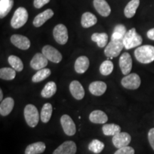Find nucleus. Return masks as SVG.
<instances>
[{"label": "nucleus", "mask_w": 154, "mask_h": 154, "mask_svg": "<svg viewBox=\"0 0 154 154\" xmlns=\"http://www.w3.org/2000/svg\"><path fill=\"white\" fill-rule=\"evenodd\" d=\"M134 55L136 60L141 63H150L154 61V47L144 45L135 50Z\"/></svg>", "instance_id": "obj_1"}, {"label": "nucleus", "mask_w": 154, "mask_h": 154, "mask_svg": "<svg viewBox=\"0 0 154 154\" xmlns=\"http://www.w3.org/2000/svg\"><path fill=\"white\" fill-rule=\"evenodd\" d=\"M142 42H143V38L141 36L136 32L135 28L128 30L123 39V43L126 49H131L137 47L142 44Z\"/></svg>", "instance_id": "obj_2"}, {"label": "nucleus", "mask_w": 154, "mask_h": 154, "mask_svg": "<svg viewBox=\"0 0 154 154\" xmlns=\"http://www.w3.org/2000/svg\"><path fill=\"white\" fill-rule=\"evenodd\" d=\"M24 119L26 124L32 128L37 126L39 121V113L38 109L33 104H28L24 108Z\"/></svg>", "instance_id": "obj_3"}, {"label": "nucleus", "mask_w": 154, "mask_h": 154, "mask_svg": "<svg viewBox=\"0 0 154 154\" xmlns=\"http://www.w3.org/2000/svg\"><path fill=\"white\" fill-rule=\"evenodd\" d=\"M28 11L24 7H19L15 11L11 19V26L14 29H19L26 24L28 20Z\"/></svg>", "instance_id": "obj_4"}, {"label": "nucleus", "mask_w": 154, "mask_h": 154, "mask_svg": "<svg viewBox=\"0 0 154 154\" xmlns=\"http://www.w3.org/2000/svg\"><path fill=\"white\" fill-rule=\"evenodd\" d=\"M124 47L123 40H111L106 47L104 54L108 58L112 59L118 57Z\"/></svg>", "instance_id": "obj_5"}, {"label": "nucleus", "mask_w": 154, "mask_h": 154, "mask_svg": "<svg viewBox=\"0 0 154 154\" xmlns=\"http://www.w3.org/2000/svg\"><path fill=\"white\" fill-rule=\"evenodd\" d=\"M140 83L141 81L140 76L136 73L126 75L121 79V85L123 87L130 90L137 89L140 86Z\"/></svg>", "instance_id": "obj_6"}, {"label": "nucleus", "mask_w": 154, "mask_h": 154, "mask_svg": "<svg viewBox=\"0 0 154 154\" xmlns=\"http://www.w3.org/2000/svg\"><path fill=\"white\" fill-rule=\"evenodd\" d=\"M53 36L55 41L61 45H64L68 42V30L66 26L62 24H57L54 28Z\"/></svg>", "instance_id": "obj_7"}, {"label": "nucleus", "mask_w": 154, "mask_h": 154, "mask_svg": "<svg viewBox=\"0 0 154 154\" xmlns=\"http://www.w3.org/2000/svg\"><path fill=\"white\" fill-rule=\"evenodd\" d=\"M42 54L48 60L58 63L62 60V55L57 49L50 45H46L42 48Z\"/></svg>", "instance_id": "obj_8"}, {"label": "nucleus", "mask_w": 154, "mask_h": 154, "mask_svg": "<svg viewBox=\"0 0 154 154\" xmlns=\"http://www.w3.org/2000/svg\"><path fill=\"white\" fill-rule=\"evenodd\" d=\"M61 126L65 134L69 136H72L76 134V128L74 121L69 115L64 114L61 117L60 119Z\"/></svg>", "instance_id": "obj_9"}, {"label": "nucleus", "mask_w": 154, "mask_h": 154, "mask_svg": "<svg viewBox=\"0 0 154 154\" xmlns=\"http://www.w3.org/2000/svg\"><path fill=\"white\" fill-rule=\"evenodd\" d=\"M131 137L130 134L126 132L119 133L118 134L113 136L112 138L113 146L118 149L125 146H128L131 143Z\"/></svg>", "instance_id": "obj_10"}, {"label": "nucleus", "mask_w": 154, "mask_h": 154, "mask_svg": "<svg viewBox=\"0 0 154 154\" xmlns=\"http://www.w3.org/2000/svg\"><path fill=\"white\" fill-rule=\"evenodd\" d=\"M11 42L13 45L22 50H27L31 46L30 40L26 36L20 34H14L11 36Z\"/></svg>", "instance_id": "obj_11"}, {"label": "nucleus", "mask_w": 154, "mask_h": 154, "mask_svg": "<svg viewBox=\"0 0 154 154\" xmlns=\"http://www.w3.org/2000/svg\"><path fill=\"white\" fill-rule=\"evenodd\" d=\"M119 66L123 74L128 75L132 69V59L128 52H124L119 59Z\"/></svg>", "instance_id": "obj_12"}, {"label": "nucleus", "mask_w": 154, "mask_h": 154, "mask_svg": "<svg viewBox=\"0 0 154 154\" xmlns=\"http://www.w3.org/2000/svg\"><path fill=\"white\" fill-rule=\"evenodd\" d=\"M76 143L72 140H66L54 150L53 154H76Z\"/></svg>", "instance_id": "obj_13"}, {"label": "nucleus", "mask_w": 154, "mask_h": 154, "mask_svg": "<svg viewBox=\"0 0 154 154\" xmlns=\"http://www.w3.org/2000/svg\"><path fill=\"white\" fill-rule=\"evenodd\" d=\"M48 64V59L42 53H37L30 61V66L34 70L44 69Z\"/></svg>", "instance_id": "obj_14"}, {"label": "nucleus", "mask_w": 154, "mask_h": 154, "mask_svg": "<svg viewBox=\"0 0 154 154\" xmlns=\"http://www.w3.org/2000/svg\"><path fill=\"white\" fill-rule=\"evenodd\" d=\"M69 90H70L73 97L77 100L83 99L84 95H85L84 88L81 84V83L78 81L75 80L71 82L70 85H69Z\"/></svg>", "instance_id": "obj_15"}, {"label": "nucleus", "mask_w": 154, "mask_h": 154, "mask_svg": "<svg viewBox=\"0 0 154 154\" xmlns=\"http://www.w3.org/2000/svg\"><path fill=\"white\" fill-rule=\"evenodd\" d=\"M94 8L102 17H109L111 14V7L106 0H94Z\"/></svg>", "instance_id": "obj_16"}, {"label": "nucleus", "mask_w": 154, "mask_h": 154, "mask_svg": "<svg viewBox=\"0 0 154 154\" xmlns=\"http://www.w3.org/2000/svg\"><path fill=\"white\" fill-rule=\"evenodd\" d=\"M54 16V11L52 9H48L47 10L44 11L43 12L38 14L37 16L34 19L33 24L35 27H40L44 23L51 19Z\"/></svg>", "instance_id": "obj_17"}, {"label": "nucleus", "mask_w": 154, "mask_h": 154, "mask_svg": "<svg viewBox=\"0 0 154 154\" xmlns=\"http://www.w3.org/2000/svg\"><path fill=\"white\" fill-rule=\"evenodd\" d=\"M106 88L107 85L106 84V83L101 82V81H96V82L91 83L89 87H88L91 94L96 96L103 95L106 91Z\"/></svg>", "instance_id": "obj_18"}, {"label": "nucleus", "mask_w": 154, "mask_h": 154, "mask_svg": "<svg viewBox=\"0 0 154 154\" xmlns=\"http://www.w3.org/2000/svg\"><path fill=\"white\" fill-rule=\"evenodd\" d=\"M89 66V60L85 56H81L75 61L74 69L78 74L85 73Z\"/></svg>", "instance_id": "obj_19"}, {"label": "nucleus", "mask_w": 154, "mask_h": 154, "mask_svg": "<svg viewBox=\"0 0 154 154\" xmlns=\"http://www.w3.org/2000/svg\"><path fill=\"white\" fill-rule=\"evenodd\" d=\"M14 106V101L12 98L7 97L1 101L0 103V114L3 116H8L13 110Z\"/></svg>", "instance_id": "obj_20"}, {"label": "nucleus", "mask_w": 154, "mask_h": 154, "mask_svg": "<svg viewBox=\"0 0 154 154\" xmlns=\"http://www.w3.org/2000/svg\"><path fill=\"white\" fill-rule=\"evenodd\" d=\"M89 120L94 124H103L107 122L108 116L103 111L101 110H95L90 113Z\"/></svg>", "instance_id": "obj_21"}, {"label": "nucleus", "mask_w": 154, "mask_h": 154, "mask_svg": "<svg viewBox=\"0 0 154 154\" xmlns=\"http://www.w3.org/2000/svg\"><path fill=\"white\" fill-rule=\"evenodd\" d=\"M46 145L43 142H36L29 144L25 150V154H41L45 151Z\"/></svg>", "instance_id": "obj_22"}, {"label": "nucleus", "mask_w": 154, "mask_h": 154, "mask_svg": "<svg viewBox=\"0 0 154 154\" xmlns=\"http://www.w3.org/2000/svg\"><path fill=\"white\" fill-rule=\"evenodd\" d=\"M97 22V18L91 12H85L82 14L81 24L84 28H89L94 26Z\"/></svg>", "instance_id": "obj_23"}, {"label": "nucleus", "mask_w": 154, "mask_h": 154, "mask_svg": "<svg viewBox=\"0 0 154 154\" xmlns=\"http://www.w3.org/2000/svg\"><path fill=\"white\" fill-rule=\"evenodd\" d=\"M140 0H131L127 4L124 9V15L127 18H132L136 14V10L139 7Z\"/></svg>", "instance_id": "obj_24"}, {"label": "nucleus", "mask_w": 154, "mask_h": 154, "mask_svg": "<svg viewBox=\"0 0 154 154\" xmlns=\"http://www.w3.org/2000/svg\"><path fill=\"white\" fill-rule=\"evenodd\" d=\"M14 5V0H0V18L5 17L10 12Z\"/></svg>", "instance_id": "obj_25"}, {"label": "nucleus", "mask_w": 154, "mask_h": 154, "mask_svg": "<svg viewBox=\"0 0 154 154\" xmlns=\"http://www.w3.org/2000/svg\"><path fill=\"white\" fill-rule=\"evenodd\" d=\"M57 92V85L54 82H48L41 92V95L43 98L49 99L52 97Z\"/></svg>", "instance_id": "obj_26"}, {"label": "nucleus", "mask_w": 154, "mask_h": 154, "mask_svg": "<svg viewBox=\"0 0 154 154\" xmlns=\"http://www.w3.org/2000/svg\"><path fill=\"white\" fill-rule=\"evenodd\" d=\"M52 111L53 108L51 103H47L43 106L41 111V114H40V118L42 122L45 124L49 122L52 115Z\"/></svg>", "instance_id": "obj_27"}, {"label": "nucleus", "mask_w": 154, "mask_h": 154, "mask_svg": "<svg viewBox=\"0 0 154 154\" xmlns=\"http://www.w3.org/2000/svg\"><path fill=\"white\" fill-rule=\"evenodd\" d=\"M121 127L117 124H104L102 126V131L105 136H114L121 132Z\"/></svg>", "instance_id": "obj_28"}, {"label": "nucleus", "mask_w": 154, "mask_h": 154, "mask_svg": "<svg viewBox=\"0 0 154 154\" xmlns=\"http://www.w3.org/2000/svg\"><path fill=\"white\" fill-rule=\"evenodd\" d=\"M91 40L96 42L99 47H105L107 45L108 35L106 33H94L91 36Z\"/></svg>", "instance_id": "obj_29"}, {"label": "nucleus", "mask_w": 154, "mask_h": 154, "mask_svg": "<svg viewBox=\"0 0 154 154\" xmlns=\"http://www.w3.org/2000/svg\"><path fill=\"white\" fill-rule=\"evenodd\" d=\"M126 32V28L124 25H116L114 27L113 34L111 35V40H123Z\"/></svg>", "instance_id": "obj_30"}, {"label": "nucleus", "mask_w": 154, "mask_h": 154, "mask_svg": "<svg viewBox=\"0 0 154 154\" xmlns=\"http://www.w3.org/2000/svg\"><path fill=\"white\" fill-rule=\"evenodd\" d=\"M8 62L11 68L14 69L16 72H22L24 69V64H23L22 61L21 60L20 58L14 55L9 56L8 58Z\"/></svg>", "instance_id": "obj_31"}, {"label": "nucleus", "mask_w": 154, "mask_h": 154, "mask_svg": "<svg viewBox=\"0 0 154 154\" xmlns=\"http://www.w3.org/2000/svg\"><path fill=\"white\" fill-rule=\"evenodd\" d=\"M51 75V70L49 69H42L38 70V72L32 76V81L34 83L41 82L48 78Z\"/></svg>", "instance_id": "obj_32"}, {"label": "nucleus", "mask_w": 154, "mask_h": 154, "mask_svg": "<svg viewBox=\"0 0 154 154\" xmlns=\"http://www.w3.org/2000/svg\"><path fill=\"white\" fill-rule=\"evenodd\" d=\"M16 76V71L13 68H2L0 69V78L1 79L11 81L13 80Z\"/></svg>", "instance_id": "obj_33"}, {"label": "nucleus", "mask_w": 154, "mask_h": 154, "mask_svg": "<svg viewBox=\"0 0 154 154\" xmlns=\"http://www.w3.org/2000/svg\"><path fill=\"white\" fill-rule=\"evenodd\" d=\"M105 145L103 142L100 141L99 140L94 139L91 140V143L88 144V149L90 151L93 152L96 154H99L104 149Z\"/></svg>", "instance_id": "obj_34"}, {"label": "nucleus", "mask_w": 154, "mask_h": 154, "mask_svg": "<svg viewBox=\"0 0 154 154\" xmlns=\"http://www.w3.org/2000/svg\"><path fill=\"white\" fill-rule=\"evenodd\" d=\"M113 70V63L111 61H104L100 66V73L103 76H108L111 74Z\"/></svg>", "instance_id": "obj_35"}, {"label": "nucleus", "mask_w": 154, "mask_h": 154, "mask_svg": "<svg viewBox=\"0 0 154 154\" xmlns=\"http://www.w3.org/2000/svg\"><path fill=\"white\" fill-rule=\"evenodd\" d=\"M114 154H135V151L132 147L128 146L119 149Z\"/></svg>", "instance_id": "obj_36"}, {"label": "nucleus", "mask_w": 154, "mask_h": 154, "mask_svg": "<svg viewBox=\"0 0 154 154\" xmlns=\"http://www.w3.org/2000/svg\"><path fill=\"white\" fill-rule=\"evenodd\" d=\"M49 2L50 0H34V6L36 9H41Z\"/></svg>", "instance_id": "obj_37"}, {"label": "nucleus", "mask_w": 154, "mask_h": 154, "mask_svg": "<svg viewBox=\"0 0 154 154\" xmlns=\"http://www.w3.org/2000/svg\"><path fill=\"white\" fill-rule=\"evenodd\" d=\"M148 138L151 148L154 151V128H152L149 130V134H148Z\"/></svg>", "instance_id": "obj_38"}, {"label": "nucleus", "mask_w": 154, "mask_h": 154, "mask_svg": "<svg viewBox=\"0 0 154 154\" xmlns=\"http://www.w3.org/2000/svg\"><path fill=\"white\" fill-rule=\"evenodd\" d=\"M147 36L149 39L154 41V28L151 29L147 32Z\"/></svg>", "instance_id": "obj_39"}, {"label": "nucleus", "mask_w": 154, "mask_h": 154, "mask_svg": "<svg viewBox=\"0 0 154 154\" xmlns=\"http://www.w3.org/2000/svg\"><path fill=\"white\" fill-rule=\"evenodd\" d=\"M0 101H3V91L2 89H0Z\"/></svg>", "instance_id": "obj_40"}]
</instances>
